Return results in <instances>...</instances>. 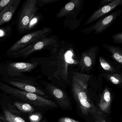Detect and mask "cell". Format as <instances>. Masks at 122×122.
<instances>
[{"label":"cell","instance_id":"6da1fadb","mask_svg":"<svg viewBox=\"0 0 122 122\" xmlns=\"http://www.w3.org/2000/svg\"><path fill=\"white\" fill-rule=\"evenodd\" d=\"M38 9L37 0H27L23 3L16 23L19 33L23 34L28 32L30 22Z\"/></svg>","mask_w":122,"mask_h":122},{"label":"cell","instance_id":"7a4b0ae2","mask_svg":"<svg viewBox=\"0 0 122 122\" xmlns=\"http://www.w3.org/2000/svg\"><path fill=\"white\" fill-rule=\"evenodd\" d=\"M38 66L37 63L35 62H16L5 61L0 63V73L7 77H18L24 73L31 72Z\"/></svg>","mask_w":122,"mask_h":122},{"label":"cell","instance_id":"3957f363","mask_svg":"<svg viewBox=\"0 0 122 122\" xmlns=\"http://www.w3.org/2000/svg\"><path fill=\"white\" fill-rule=\"evenodd\" d=\"M56 44L57 41L54 38L47 37L7 56L12 58H22L25 59L36 52L45 49H51Z\"/></svg>","mask_w":122,"mask_h":122},{"label":"cell","instance_id":"277c9868","mask_svg":"<svg viewBox=\"0 0 122 122\" xmlns=\"http://www.w3.org/2000/svg\"><path fill=\"white\" fill-rule=\"evenodd\" d=\"M52 32L49 27H44L41 30L31 32L22 37L8 49L6 54H9L20 50L35 42L47 37Z\"/></svg>","mask_w":122,"mask_h":122},{"label":"cell","instance_id":"5b68a950","mask_svg":"<svg viewBox=\"0 0 122 122\" xmlns=\"http://www.w3.org/2000/svg\"><path fill=\"white\" fill-rule=\"evenodd\" d=\"M121 13V10H118L106 17L101 18L96 23L83 30L81 32L86 35L94 31L95 34L99 35L110 26Z\"/></svg>","mask_w":122,"mask_h":122},{"label":"cell","instance_id":"8992f818","mask_svg":"<svg viewBox=\"0 0 122 122\" xmlns=\"http://www.w3.org/2000/svg\"><path fill=\"white\" fill-rule=\"evenodd\" d=\"M72 88L74 96L79 102L83 113L85 115L88 114L90 112L91 113H97V111L89 101L85 90L73 81Z\"/></svg>","mask_w":122,"mask_h":122},{"label":"cell","instance_id":"52a82bcc","mask_svg":"<svg viewBox=\"0 0 122 122\" xmlns=\"http://www.w3.org/2000/svg\"><path fill=\"white\" fill-rule=\"evenodd\" d=\"M99 50L98 46H95L90 47L82 53L79 62L81 71L88 72L92 69Z\"/></svg>","mask_w":122,"mask_h":122},{"label":"cell","instance_id":"ba28073f","mask_svg":"<svg viewBox=\"0 0 122 122\" xmlns=\"http://www.w3.org/2000/svg\"><path fill=\"white\" fill-rule=\"evenodd\" d=\"M8 87L10 89L7 90L14 95L24 100H29L35 105L41 106H50L53 107H56L57 106L53 101L43 98L37 94L13 89V88H9V86Z\"/></svg>","mask_w":122,"mask_h":122},{"label":"cell","instance_id":"9c48e42d","mask_svg":"<svg viewBox=\"0 0 122 122\" xmlns=\"http://www.w3.org/2000/svg\"><path fill=\"white\" fill-rule=\"evenodd\" d=\"M21 1V0H10L0 12V28L12 20Z\"/></svg>","mask_w":122,"mask_h":122},{"label":"cell","instance_id":"30bf717a","mask_svg":"<svg viewBox=\"0 0 122 122\" xmlns=\"http://www.w3.org/2000/svg\"><path fill=\"white\" fill-rule=\"evenodd\" d=\"M122 4V0H114L112 2L104 5L95 11L87 20L85 25H88L96 21L103 15L114 10Z\"/></svg>","mask_w":122,"mask_h":122},{"label":"cell","instance_id":"8fae6325","mask_svg":"<svg viewBox=\"0 0 122 122\" xmlns=\"http://www.w3.org/2000/svg\"><path fill=\"white\" fill-rule=\"evenodd\" d=\"M6 82L10 85L22 90L23 91L31 93L36 94H39L41 95H45V93L41 90L38 89L36 87L30 85L28 83L24 82L22 79L20 78L18 80L10 79H5Z\"/></svg>","mask_w":122,"mask_h":122},{"label":"cell","instance_id":"7c38bea8","mask_svg":"<svg viewBox=\"0 0 122 122\" xmlns=\"http://www.w3.org/2000/svg\"><path fill=\"white\" fill-rule=\"evenodd\" d=\"M82 1L80 0H71L66 4L59 11L56 17L60 18L67 16L72 14L82 5Z\"/></svg>","mask_w":122,"mask_h":122},{"label":"cell","instance_id":"4fadbf2b","mask_svg":"<svg viewBox=\"0 0 122 122\" xmlns=\"http://www.w3.org/2000/svg\"><path fill=\"white\" fill-rule=\"evenodd\" d=\"M48 88L51 94L62 106L67 107L69 106V101L62 90L56 87L51 86Z\"/></svg>","mask_w":122,"mask_h":122},{"label":"cell","instance_id":"5bb4252c","mask_svg":"<svg viewBox=\"0 0 122 122\" xmlns=\"http://www.w3.org/2000/svg\"><path fill=\"white\" fill-rule=\"evenodd\" d=\"M111 100L110 93L108 88H107L105 89L101 96L99 104V107L102 111L107 113L110 112Z\"/></svg>","mask_w":122,"mask_h":122},{"label":"cell","instance_id":"9a60e30c","mask_svg":"<svg viewBox=\"0 0 122 122\" xmlns=\"http://www.w3.org/2000/svg\"><path fill=\"white\" fill-rule=\"evenodd\" d=\"M91 76L79 72H74L73 75L72 81L86 90L87 87L88 82Z\"/></svg>","mask_w":122,"mask_h":122},{"label":"cell","instance_id":"2e32d148","mask_svg":"<svg viewBox=\"0 0 122 122\" xmlns=\"http://www.w3.org/2000/svg\"><path fill=\"white\" fill-rule=\"evenodd\" d=\"M102 47L110 52L114 60L121 65H122V51L121 48L107 44H104L102 46Z\"/></svg>","mask_w":122,"mask_h":122},{"label":"cell","instance_id":"e0dca14e","mask_svg":"<svg viewBox=\"0 0 122 122\" xmlns=\"http://www.w3.org/2000/svg\"><path fill=\"white\" fill-rule=\"evenodd\" d=\"M12 31V26L10 25L0 28V41H4L8 39Z\"/></svg>","mask_w":122,"mask_h":122},{"label":"cell","instance_id":"ac0fdd59","mask_svg":"<svg viewBox=\"0 0 122 122\" xmlns=\"http://www.w3.org/2000/svg\"><path fill=\"white\" fill-rule=\"evenodd\" d=\"M99 61L101 66L103 69L111 73H113L116 71L115 67L103 57H100L99 58Z\"/></svg>","mask_w":122,"mask_h":122},{"label":"cell","instance_id":"d6986e66","mask_svg":"<svg viewBox=\"0 0 122 122\" xmlns=\"http://www.w3.org/2000/svg\"><path fill=\"white\" fill-rule=\"evenodd\" d=\"M5 119L8 122H26L20 117L12 113L9 111L5 110L4 111Z\"/></svg>","mask_w":122,"mask_h":122},{"label":"cell","instance_id":"ffe728a7","mask_svg":"<svg viewBox=\"0 0 122 122\" xmlns=\"http://www.w3.org/2000/svg\"><path fill=\"white\" fill-rule=\"evenodd\" d=\"M105 76L112 83L115 85H118L121 83L122 82V77L118 73H106L105 74Z\"/></svg>","mask_w":122,"mask_h":122},{"label":"cell","instance_id":"44dd1931","mask_svg":"<svg viewBox=\"0 0 122 122\" xmlns=\"http://www.w3.org/2000/svg\"><path fill=\"white\" fill-rule=\"evenodd\" d=\"M15 105L18 109L23 112H31L34 111L33 107L29 103L15 102Z\"/></svg>","mask_w":122,"mask_h":122},{"label":"cell","instance_id":"7402d4cb","mask_svg":"<svg viewBox=\"0 0 122 122\" xmlns=\"http://www.w3.org/2000/svg\"><path fill=\"white\" fill-rule=\"evenodd\" d=\"M42 115L39 113H33L29 116V118L30 122H39L42 118Z\"/></svg>","mask_w":122,"mask_h":122},{"label":"cell","instance_id":"603a6c76","mask_svg":"<svg viewBox=\"0 0 122 122\" xmlns=\"http://www.w3.org/2000/svg\"><path fill=\"white\" fill-rule=\"evenodd\" d=\"M59 0H37V5L38 6L43 7L48 4L54 3Z\"/></svg>","mask_w":122,"mask_h":122},{"label":"cell","instance_id":"cb8c5ba5","mask_svg":"<svg viewBox=\"0 0 122 122\" xmlns=\"http://www.w3.org/2000/svg\"><path fill=\"white\" fill-rule=\"evenodd\" d=\"M38 16L36 15V14L32 18L30 22L29 25V28H28V32L30 30L33 29V28L35 27L38 21Z\"/></svg>","mask_w":122,"mask_h":122},{"label":"cell","instance_id":"d4e9b609","mask_svg":"<svg viewBox=\"0 0 122 122\" xmlns=\"http://www.w3.org/2000/svg\"><path fill=\"white\" fill-rule=\"evenodd\" d=\"M111 38L113 40V42H114L116 43H120V44L122 43V32L117 33L112 36H111Z\"/></svg>","mask_w":122,"mask_h":122},{"label":"cell","instance_id":"484cf974","mask_svg":"<svg viewBox=\"0 0 122 122\" xmlns=\"http://www.w3.org/2000/svg\"><path fill=\"white\" fill-rule=\"evenodd\" d=\"M10 1V0H0V12Z\"/></svg>","mask_w":122,"mask_h":122},{"label":"cell","instance_id":"4316f807","mask_svg":"<svg viewBox=\"0 0 122 122\" xmlns=\"http://www.w3.org/2000/svg\"><path fill=\"white\" fill-rule=\"evenodd\" d=\"M59 122H80L69 117L61 118L59 120Z\"/></svg>","mask_w":122,"mask_h":122},{"label":"cell","instance_id":"83f0119b","mask_svg":"<svg viewBox=\"0 0 122 122\" xmlns=\"http://www.w3.org/2000/svg\"><path fill=\"white\" fill-rule=\"evenodd\" d=\"M114 0H102L100 3V6H104L112 2Z\"/></svg>","mask_w":122,"mask_h":122},{"label":"cell","instance_id":"f1b7e54d","mask_svg":"<svg viewBox=\"0 0 122 122\" xmlns=\"http://www.w3.org/2000/svg\"><path fill=\"white\" fill-rule=\"evenodd\" d=\"M98 122H106V121L105 120L102 119V120H101L100 121H98Z\"/></svg>","mask_w":122,"mask_h":122},{"label":"cell","instance_id":"f546056e","mask_svg":"<svg viewBox=\"0 0 122 122\" xmlns=\"http://www.w3.org/2000/svg\"><path fill=\"white\" fill-rule=\"evenodd\" d=\"M43 122H46V121H43Z\"/></svg>","mask_w":122,"mask_h":122},{"label":"cell","instance_id":"4dcf8cb0","mask_svg":"<svg viewBox=\"0 0 122 122\" xmlns=\"http://www.w3.org/2000/svg\"><path fill=\"white\" fill-rule=\"evenodd\" d=\"M0 122H1V121H0Z\"/></svg>","mask_w":122,"mask_h":122}]
</instances>
